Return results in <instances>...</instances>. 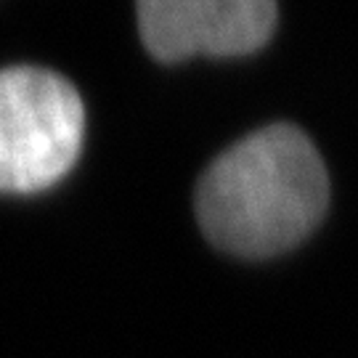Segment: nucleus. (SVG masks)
<instances>
[{
  "mask_svg": "<svg viewBox=\"0 0 358 358\" xmlns=\"http://www.w3.org/2000/svg\"><path fill=\"white\" fill-rule=\"evenodd\" d=\"M85 106L66 77L40 66L0 69V194H35L72 170Z\"/></svg>",
  "mask_w": 358,
  "mask_h": 358,
  "instance_id": "nucleus-2",
  "label": "nucleus"
},
{
  "mask_svg": "<svg viewBox=\"0 0 358 358\" xmlns=\"http://www.w3.org/2000/svg\"><path fill=\"white\" fill-rule=\"evenodd\" d=\"M207 242L239 257H271L300 244L329 205L316 146L294 125L250 133L202 173L194 194Z\"/></svg>",
  "mask_w": 358,
  "mask_h": 358,
  "instance_id": "nucleus-1",
  "label": "nucleus"
},
{
  "mask_svg": "<svg viewBox=\"0 0 358 358\" xmlns=\"http://www.w3.org/2000/svg\"><path fill=\"white\" fill-rule=\"evenodd\" d=\"M276 27L271 0H143L138 32L159 62L189 56H244L266 45Z\"/></svg>",
  "mask_w": 358,
  "mask_h": 358,
  "instance_id": "nucleus-3",
  "label": "nucleus"
}]
</instances>
